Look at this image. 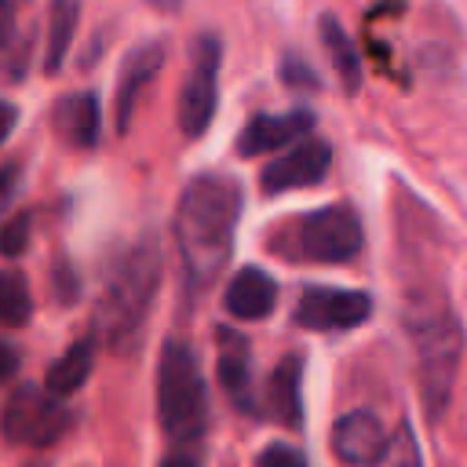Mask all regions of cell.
Segmentation results:
<instances>
[{"instance_id":"cell-1","label":"cell","mask_w":467,"mask_h":467,"mask_svg":"<svg viewBox=\"0 0 467 467\" xmlns=\"http://www.w3.org/2000/svg\"><path fill=\"white\" fill-rule=\"evenodd\" d=\"M244 197L230 175H197L175 204V248L193 288H208L230 263Z\"/></svg>"},{"instance_id":"cell-2","label":"cell","mask_w":467,"mask_h":467,"mask_svg":"<svg viewBox=\"0 0 467 467\" xmlns=\"http://www.w3.org/2000/svg\"><path fill=\"white\" fill-rule=\"evenodd\" d=\"M157 285H161V248L153 237H142L117 255L95 306V336L109 350H128L139 339Z\"/></svg>"},{"instance_id":"cell-3","label":"cell","mask_w":467,"mask_h":467,"mask_svg":"<svg viewBox=\"0 0 467 467\" xmlns=\"http://www.w3.org/2000/svg\"><path fill=\"white\" fill-rule=\"evenodd\" d=\"M157 416L175 445H193L208 427V394L197 354L182 339H168L157 361Z\"/></svg>"},{"instance_id":"cell-4","label":"cell","mask_w":467,"mask_h":467,"mask_svg":"<svg viewBox=\"0 0 467 467\" xmlns=\"http://www.w3.org/2000/svg\"><path fill=\"white\" fill-rule=\"evenodd\" d=\"M365 244L361 219L347 204H325L288 223L285 234L274 237V252L303 263H350Z\"/></svg>"},{"instance_id":"cell-5","label":"cell","mask_w":467,"mask_h":467,"mask_svg":"<svg viewBox=\"0 0 467 467\" xmlns=\"http://www.w3.org/2000/svg\"><path fill=\"white\" fill-rule=\"evenodd\" d=\"M412 336L420 350V379H423L427 412L431 420H438L452 390L456 361L463 354V336L452 314H431L427 321H412Z\"/></svg>"},{"instance_id":"cell-6","label":"cell","mask_w":467,"mask_h":467,"mask_svg":"<svg viewBox=\"0 0 467 467\" xmlns=\"http://www.w3.org/2000/svg\"><path fill=\"white\" fill-rule=\"evenodd\" d=\"M66 427H69L66 405L33 383H22L18 390H11L4 409H0V431L15 445L44 449V445L58 441L66 434Z\"/></svg>"},{"instance_id":"cell-7","label":"cell","mask_w":467,"mask_h":467,"mask_svg":"<svg viewBox=\"0 0 467 467\" xmlns=\"http://www.w3.org/2000/svg\"><path fill=\"white\" fill-rule=\"evenodd\" d=\"M219 62H223V44L215 33H201L190 51V73L179 91V128L182 135L197 139L208 131L219 102Z\"/></svg>"},{"instance_id":"cell-8","label":"cell","mask_w":467,"mask_h":467,"mask_svg":"<svg viewBox=\"0 0 467 467\" xmlns=\"http://www.w3.org/2000/svg\"><path fill=\"white\" fill-rule=\"evenodd\" d=\"M372 314V296L358 288H306L296 303V325L314 332H343L365 325Z\"/></svg>"},{"instance_id":"cell-9","label":"cell","mask_w":467,"mask_h":467,"mask_svg":"<svg viewBox=\"0 0 467 467\" xmlns=\"http://www.w3.org/2000/svg\"><path fill=\"white\" fill-rule=\"evenodd\" d=\"M332 168V146L325 139H303L277 161H270L259 171V186L266 193H285V190H303L314 186L328 175Z\"/></svg>"},{"instance_id":"cell-10","label":"cell","mask_w":467,"mask_h":467,"mask_svg":"<svg viewBox=\"0 0 467 467\" xmlns=\"http://www.w3.org/2000/svg\"><path fill=\"white\" fill-rule=\"evenodd\" d=\"M306 131H314V113L310 109H288V113H255L237 139V153L241 157H259V153H274L296 139H303Z\"/></svg>"},{"instance_id":"cell-11","label":"cell","mask_w":467,"mask_h":467,"mask_svg":"<svg viewBox=\"0 0 467 467\" xmlns=\"http://www.w3.org/2000/svg\"><path fill=\"white\" fill-rule=\"evenodd\" d=\"M164 66V47L161 44H139L135 51H128L124 66H120V77H117V95H113V117H117V131H128L131 124V113L146 91V84L161 73Z\"/></svg>"},{"instance_id":"cell-12","label":"cell","mask_w":467,"mask_h":467,"mask_svg":"<svg viewBox=\"0 0 467 467\" xmlns=\"http://www.w3.org/2000/svg\"><path fill=\"white\" fill-rule=\"evenodd\" d=\"M263 412L281 427H299L303 420V358L299 354H288L274 365L266 379V394L259 401V416Z\"/></svg>"},{"instance_id":"cell-13","label":"cell","mask_w":467,"mask_h":467,"mask_svg":"<svg viewBox=\"0 0 467 467\" xmlns=\"http://www.w3.org/2000/svg\"><path fill=\"white\" fill-rule=\"evenodd\" d=\"M274 303H277V281L259 266H241L223 292L226 314L241 321H263L274 310Z\"/></svg>"},{"instance_id":"cell-14","label":"cell","mask_w":467,"mask_h":467,"mask_svg":"<svg viewBox=\"0 0 467 467\" xmlns=\"http://www.w3.org/2000/svg\"><path fill=\"white\" fill-rule=\"evenodd\" d=\"M383 423L376 420V412L368 409H354L347 416L336 420L332 427V452L343 463H372L379 445H383Z\"/></svg>"},{"instance_id":"cell-15","label":"cell","mask_w":467,"mask_h":467,"mask_svg":"<svg viewBox=\"0 0 467 467\" xmlns=\"http://www.w3.org/2000/svg\"><path fill=\"white\" fill-rule=\"evenodd\" d=\"M219 383L230 394V401L244 412H255L252 401V347L241 332L219 328Z\"/></svg>"},{"instance_id":"cell-16","label":"cell","mask_w":467,"mask_h":467,"mask_svg":"<svg viewBox=\"0 0 467 467\" xmlns=\"http://www.w3.org/2000/svg\"><path fill=\"white\" fill-rule=\"evenodd\" d=\"M29 47H33V0H0V69H4V77H22Z\"/></svg>"},{"instance_id":"cell-17","label":"cell","mask_w":467,"mask_h":467,"mask_svg":"<svg viewBox=\"0 0 467 467\" xmlns=\"http://www.w3.org/2000/svg\"><path fill=\"white\" fill-rule=\"evenodd\" d=\"M99 99L91 91H77V95H66L58 99L55 106V128L58 135L77 146V150H91L99 142Z\"/></svg>"},{"instance_id":"cell-18","label":"cell","mask_w":467,"mask_h":467,"mask_svg":"<svg viewBox=\"0 0 467 467\" xmlns=\"http://www.w3.org/2000/svg\"><path fill=\"white\" fill-rule=\"evenodd\" d=\"M317 36H321V44H325V51L332 58V69H336L343 91L358 95V88H361V58H358V47H354L350 33L343 29V22L336 15H321L317 18Z\"/></svg>"},{"instance_id":"cell-19","label":"cell","mask_w":467,"mask_h":467,"mask_svg":"<svg viewBox=\"0 0 467 467\" xmlns=\"http://www.w3.org/2000/svg\"><path fill=\"white\" fill-rule=\"evenodd\" d=\"M91 361H95V343H91V339L73 343V347H69V350L51 365L44 390H47V394H55L58 401H62L66 394H77V390L84 387V379L91 376Z\"/></svg>"},{"instance_id":"cell-20","label":"cell","mask_w":467,"mask_h":467,"mask_svg":"<svg viewBox=\"0 0 467 467\" xmlns=\"http://www.w3.org/2000/svg\"><path fill=\"white\" fill-rule=\"evenodd\" d=\"M77 15H80V4L77 0H51L47 7V73H58L69 44H73V33H77Z\"/></svg>"},{"instance_id":"cell-21","label":"cell","mask_w":467,"mask_h":467,"mask_svg":"<svg viewBox=\"0 0 467 467\" xmlns=\"http://www.w3.org/2000/svg\"><path fill=\"white\" fill-rule=\"evenodd\" d=\"M33 314V296L29 281L18 270H0V325L22 328Z\"/></svg>"},{"instance_id":"cell-22","label":"cell","mask_w":467,"mask_h":467,"mask_svg":"<svg viewBox=\"0 0 467 467\" xmlns=\"http://www.w3.org/2000/svg\"><path fill=\"white\" fill-rule=\"evenodd\" d=\"M372 467H423L420 460V445H416V434L409 431V423H401L394 434L383 438Z\"/></svg>"},{"instance_id":"cell-23","label":"cell","mask_w":467,"mask_h":467,"mask_svg":"<svg viewBox=\"0 0 467 467\" xmlns=\"http://www.w3.org/2000/svg\"><path fill=\"white\" fill-rule=\"evenodd\" d=\"M26 248H29V215L26 212H15L0 226V252L4 255H22Z\"/></svg>"},{"instance_id":"cell-24","label":"cell","mask_w":467,"mask_h":467,"mask_svg":"<svg viewBox=\"0 0 467 467\" xmlns=\"http://www.w3.org/2000/svg\"><path fill=\"white\" fill-rule=\"evenodd\" d=\"M255 467H306V456H303L296 445H285V441H270V445L259 452Z\"/></svg>"},{"instance_id":"cell-25","label":"cell","mask_w":467,"mask_h":467,"mask_svg":"<svg viewBox=\"0 0 467 467\" xmlns=\"http://www.w3.org/2000/svg\"><path fill=\"white\" fill-rule=\"evenodd\" d=\"M281 80H285L292 91H299V88H317L314 66H306L299 55H285V62H281Z\"/></svg>"},{"instance_id":"cell-26","label":"cell","mask_w":467,"mask_h":467,"mask_svg":"<svg viewBox=\"0 0 467 467\" xmlns=\"http://www.w3.org/2000/svg\"><path fill=\"white\" fill-rule=\"evenodd\" d=\"M18 179H22V168H18V164H4V168H0V215H4V208L15 201Z\"/></svg>"},{"instance_id":"cell-27","label":"cell","mask_w":467,"mask_h":467,"mask_svg":"<svg viewBox=\"0 0 467 467\" xmlns=\"http://www.w3.org/2000/svg\"><path fill=\"white\" fill-rule=\"evenodd\" d=\"M55 288H58V299H62V303L77 299V274H73L66 263L55 266Z\"/></svg>"},{"instance_id":"cell-28","label":"cell","mask_w":467,"mask_h":467,"mask_svg":"<svg viewBox=\"0 0 467 467\" xmlns=\"http://www.w3.org/2000/svg\"><path fill=\"white\" fill-rule=\"evenodd\" d=\"M15 372H18V350L7 339H0V387H7Z\"/></svg>"},{"instance_id":"cell-29","label":"cell","mask_w":467,"mask_h":467,"mask_svg":"<svg viewBox=\"0 0 467 467\" xmlns=\"http://www.w3.org/2000/svg\"><path fill=\"white\" fill-rule=\"evenodd\" d=\"M161 467H201V460H197V452H190V449H175V452H168V456L161 460Z\"/></svg>"},{"instance_id":"cell-30","label":"cell","mask_w":467,"mask_h":467,"mask_svg":"<svg viewBox=\"0 0 467 467\" xmlns=\"http://www.w3.org/2000/svg\"><path fill=\"white\" fill-rule=\"evenodd\" d=\"M15 120H18V109L11 102H0V142L7 139V131L15 128Z\"/></svg>"}]
</instances>
